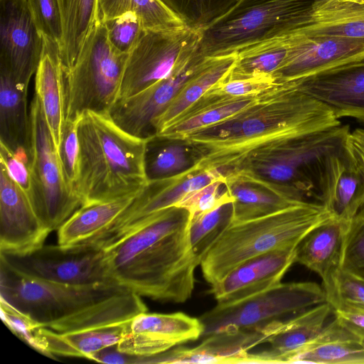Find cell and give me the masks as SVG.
Masks as SVG:
<instances>
[{"instance_id":"1","label":"cell","mask_w":364,"mask_h":364,"mask_svg":"<svg viewBox=\"0 0 364 364\" xmlns=\"http://www.w3.org/2000/svg\"><path fill=\"white\" fill-rule=\"evenodd\" d=\"M341 124L328 107L294 80L277 82L244 111L183 141L196 151L198 167L218 168L225 175L292 139Z\"/></svg>"},{"instance_id":"40","label":"cell","mask_w":364,"mask_h":364,"mask_svg":"<svg viewBox=\"0 0 364 364\" xmlns=\"http://www.w3.org/2000/svg\"><path fill=\"white\" fill-rule=\"evenodd\" d=\"M35 23L43 37L61 48L64 28L59 0H26Z\"/></svg>"},{"instance_id":"3","label":"cell","mask_w":364,"mask_h":364,"mask_svg":"<svg viewBox=\"0 0 364 364\" xmlns=\"http://www.w3.org/2000/svg\"><path fill=\"white\" fill-rule=\"evenodd\" d=\"M1 299L58 333L125 324L147 311L141 296L114 283L65 285L21 274L1 262Z\"/></svg>"},{"instance_id":"30","label":"cell","mask_w":364,"mask_h":364,"mask_svg":"<svg viewBox=\"0 0 364 364\" xmlns=\"http://www.w3.org/2000/svg\"><path fill=\"white\" fill-rule=\"evenodd\" d=\"M135 196L82 205L58 230V244L85 243L107 230Z\"/></svg>"},{"instance_id":"43","label":"cell","mask_w":364,"mask_h":364,"mask_svg":"<svg viewBox=\"0 0 364 364\" xmlns=\"http://www.w3.org/2000/svg\"><path fill=\"white\" fill-rule=\"evenodd\" d=\"M225 183V180L215 181L189 193L174 206L187 210L191 217L207 212L223 201L233 200L226 188L220 191Z\"/></svg>"},{"instance_id":"50","label":"cell","mask_w":364,"mask_h":364,"mask_svg":"<svg viewBox=\"0 0 364 364\" xmlns=\"http://www.w3.org/2000/svg\"><path fill=\"white\" fill-rule=\"evenodd\" d=\"M138 357L129 355L118 350L117 344L106 347L92 354L89 359L107 364L136 363Z\"/></svg>"},{"instance_id":"26","label":"cell","mask_w":364,"mask_h":364,"mask_svg":"<svg viewBox=\"0 0 364 364\" xmlns=\"http://www.w3.org/2000/svg\"><path fill=\"white\" fill-rule=\"evenodd\" d=\"M27 95L28 89L0 68V143L14 153L29 158L31 120Z\"/></svg>"},{"instance_id":"51","label":"cell","mask_w":364,"mask_h":364,"mask_svg":"<svg viewBox=\"0 0 364 364\" xmlns=\"http://www.w3.org/2000/svg\"><path fill=\"white\" fill-rule=\"evenodd\" d=\"M352 2H355L358 4H364V0H347Z\"/></svg>"},{"instance_id":"18","label":"cell","mask_w":364,"mask_h":364,"mask_svg":"<svg viewBox=\"0 0 364 364\" xmlns=\"http://www.w3.org/2000/svg\"><path fill=\"white\" fill-rule=\"evenodd\" d=\"M50 232L37 216L26 192L0 164L1 254H29L44 245Z\"/></svg>"},{"instance_id":"33","label":"cell","mask_w":364,"mask_h":364,"mask_svg":"<svg viewBox=\"0 0 364 364\" xmlns=\"http://www.w3.org/2000/svg\"><path fill=\"white\" fill-rule=\"evenodd\" d=\"M259 93L230 99L184 114L154 137L183 141L193 132L219 123L244 111L257 100Z\"/></svg>"},{"instance_id":"32","label":"cell","mask_w":364,"mask_h":364,"mask_svg":"<svg viewBox=\"0 0 364 364\" xmlns=\"http://www.w3.org/2000/svg\"><path fill=\"white\" fill-rule=\"evenodd\" d=\"M63 40L60 48L64 73L75 64L88 33L99 19L97 0H59Z\"/></svg>"},{"instance_id":"44","label":"cell","mask_w":364,"mask_h":364,"mask_svg":"<svg viewBox=\"0 0 364 364\" xmlns=\"http://www.w3.org/2000/svg\"><path fill=\"white\" fill-rule=\"evenodd\" d=\"M330 305L333 311L364 310V280L340 268L335 277L334 296Z\"/></svg>"},{"instance_id":"17","label":"cell","mask_w":364,"mask_h":364,"mask_svg":"<svg viewBox=\"0 0 364 364\" xmlns=\"http://www.w3.org/2000/svg\"><path fill=\"white\" fill-rule=\"evenodd\" d=\"M203 326L199 318L183 312L141 313L127 322L117 344L122 353L139 359L166 352L201 338Z\"/></svg>"},{"instance_id":"39","label":"cell","mask_w":364,"mask_h":364,"mask_svg":"<svg viewBox=\"0 0 364 364\" xmlns=\"http://www.w3.org/2000/svg\"><path fill=\"white\" fill-rule=\"evenodd\" d=\"M340 268L364 280V204L348 223Z\"/></svg>"},{"instance_id":"15","label":"cell","mask_w":364,"mask_h":364,"mask_svg":"<svg viewBox=\"0 0 364 364\" xmlns=\"http://www.w3.org/2000/svg\"><path fill=\"white\" fill-rule=\"evenodd\" d=\"M208 58L198 46L192 57L168 77L134 95L117 100L109 112L110 117L119 127L132 135L154 137L153 121Z\"/></svg>"},{"instance_id":"31","label":"cell","mask_w":364,"mask_h":364,"mask_svg":"<svg viewBox=\"0 0 364 364\" xmlns=\"http://www.w3.org/2000/svg\"><path fill=\"white\" fill-rule=\"evenodd\" d=\"M300 31L364 38V4L315 0L311 24Z\"/></svg>"},{"instance_id":"37","label":"cell","mask_w":364,"mask_h":364,"mask_svg":"<svg viewBox=\"0 0 364 364\" xmlns=\"http://www.w3.org/2000/svg\"><path fill=\"white\" fill-rule=\"evenodd\" d=\"M188 28L200 31L227 13L238 0H159Z\"/></svg>"},{"instance_id":"10","label":"cell","mask_w":364,"mask_h":364,"mask_svg":"<svg viewBox=\"0 0 364 364\" xmlns=\"http://www.w3.org/2000/svg\"><path fill=\"white\" fill-rule=\"evenodd\" d=\"M31 148L28 197L39 220L50 232L60 226L82 206L63 173L38 97L30 105Z\"/></svg>"},{"instance_id":"8","label":"cell","mask_w":364,"mask_h":364,"mask_svg":"<svg viewBox=\"0 0 364 364\" xmlns=\"http://www.w3.org/2000/svg\"><path fill=\"white\" fill-rule=\"evenodd\" d=\"M324 302L325 291L315 282H281L238 301L218 303L199 317L203 326L201 338L223 333H262L271 325Z\"/></svg>"},{"instance_id":"34","label":"cell","mask_w":364,"mask_h":364,"mask_svg":"<svg viewBox=\"0 0 364 364\" xmlns=\"http://www.w3.org/2000/svg\"><path fill=\"white\" fill-rule=\"evenodd\" d=\"M99 19L107 21L127 13H134L144 30L178 31L187 28L159 0H97Z\"/></svg>"},{"instance_id":"21","label":"cell","mask_w":364,"mask_h":364,"mask_svg":"<svg viewBox=\"0 0 364 364\" xmlns=\"http://www.w3.org/2000/svg\"><path fill=\"white\" fill-rule=\"evenodd\" d=\"M296 248L273 250L250 258L211 286L218 303H230L256 294L282 282L295 262Z\"/></svg>"},{"instance_id":"27","label":"cell","mask_w":364,"mask_h":364,"mask_svg":"<svg viewBox=\"0 0 364 364\" xmlns=\"http://www.w3.org/2000/svg\"><path fill=\"white\" fill-rule=\"evenodd\" d=\"M289 363L364 364V343L334 316Z\"/></svg>"},{"instance_id":"7","label":"cell","mask_w":364,"mask_h":364,"mask_svg":"<svg viewBox=\"0 0 364 364\" xmlns=\"http://www.w3.org/2000/svg\"><path fill=\"white\" fill-rule=\"evenodd\" d=\"M127 57L112 46L105 26L98 19L74 65L64 73L65 122L85 111L109 112L118 100Z\"/></svg>"},{"instance_id":"11","label":"cell","mask_w":364,"mask_h":364,"mask_svg":"<svg viewBox=\"0 0 364 364\" xmlns=\"http://www.w3.org/2000/svg\"><path fill=\"white\" fill-rule=\"evenodd\" d=\"M199 40L200 33L188 28L173 31L144 30L128 54L117 100L168 77L192 57Z\"/></svg>"},{"instance_id":"9","label":"cell","mask_w":364,"mask_h":364,"mask_svg":"<svg viewBox=\"0 0 364 364\" xmlns=\"http://www.w3.org/2000/svg\"><path fill=\"white\" fill-rule=\"evenodd\" d=\"M349 132V127L341 124L309 133L269 151L242 168L272 181L290 185L306 200L315 197L321 203L330 161L343 149Z\"/></svg>"},{"instance_id":"46","label":"cell","mask_w":364,"mask_h":364,"mask_svg":"<svg viewBox=\"0 0 364 364\" xmlns=\"http://www.w3.org/2000/svg\"><path fill=\"white\" fill-rule=\"evenodd\" d=\"M0 164L6 168L11 178L28 196L31 188L29 159L27 156L14 153L0 143Z\"/></svg>"},{"instance_id":"42","label":"cell","mask_w":364,"mask_h":364,"mask_svg":"<svg viewBox=\"0 0 364 364\" xmlns=\"http://www.w3.org/2000/svg\"><path fill=\"white\" fill-rule=\"evenodd\" d=\"M187 149L184 145L172 144L160 149L149 161H146L149 180L170 176L188 168Z\"/></svg>"},{"instance_id":"36","label":"cell","mask_w":364,"mask_h":364,"mask_svg":"<svg viewBox=\"0 0 364 364\" xmlns=\"http://www.w3.org/2000/svg\"><path fill=\"white\" fill-rule=\"evenodd\" d=\"M232 202H222L215 208L191 217L188 238L191 249L201 262L213 245L232 223Z\"/></svg>"},{"instance_id":"41","label":"cell","mask_w":364,"mask_h":364,"mask_svg":"<svg viewBox=\"0 0 364 364\" xmlns=\"http://www.w3.org/2000/svg\"><path fill=\"white\" fill-rule=\"evenodd\" d=\"M112 46L122 53L129 54L137 43L144 30L141 20L134 13L102 21Z\"/></svg>"},{"instance_id":"19","label":"cell","mask_w":364,"mask_h":364,"mask_svg":"<svg viewBox=\"0 0 364 364\" xmlns=\"http://www.w3.org/2000/svg\"><path fill=\"white\" fill-rule=\"evenodd\" d=\"M225 186L233 198L232 223L261 217L307 201L294 187L272 181L247 168L227 173Z\"/></svg>"},{"instance_id":"20","label":"cell","mask_w":364,"mask_h":364,"mask_svg":"<svg viewBox=\"0 0 364 364\" xmlns=\"http://www.w3.org/2000/svg\"><path fill=\"white\" fill-rule=\"evenodd\" d=\"M294 81L338 119L348 117L364 122V59Z\"/></svg>"},{"instance_id":"29","label":"cell","mask_w":364,"mask_h":364,"mask_svg":"<svg viewBox=\"0 0 364 364\" xmlns=\"http://www.w3.org/2000/svg\"><path fill=\"white\" fill-rule=\"evenodd\" d=\"M124 325L70 333H58L40 327L35 331L34 348L49 356L59 355L89 359L101 349L117 344Z\"/></svg>"},{"instance_id":"6","label":"cell","mask_w":364,"mask_h":364,"mask_svg":"<svg viewBox=\"0 0 364 364\" xmlns=\"http://www.w3.org/2000/svg\"><path fill=\"white\" fill-rule=\"evenodd\" d=\"M315 0H238L199 31L205 57L237 54L254 46L299 32L311 24Z\"/></svg>"},{"instance_id":"48","label":"cell","mask_w":364,"mask_h":364,"mask_svg":"<svg viewBox=\"0 0 364 364\" xmlns=\"http://www.w3.org/2000/svg\"><path fill=\"white\" fill-rule=\"evenodd\" d=\"M333 314L348 331L364 343V310L339 309L333 311Z\"/></svg>"},{"instance_id":"25","label":"cell","mask_w":364,"mask_h":364,"mask_svg":"<svg viewBox=\"0 0 364 364\" xmlns=\"http://www.w3.org/2000/svg\"><path fill=\"white\" fill-rule=\"evenodd\" d=\"M321 203L333 218L346 222L364 204V178L348 155L345 145L330 161Z\"/></svg>"},{"instance_id":"49","label":"cell","mask_w":364,"mask_h":364,"mask_svg":"<svg viewBox=\"0 0 364 364\" xmlns=\"http://www.w3.org/2000/svg\"><path fill=\"white\" fill-rule=\"evenodd\" d=\"M345 149L364 178V129H356L348 133Z\"/></svg>"},{"instance_id":"22","label":"cell","mask_w":364,"mask_h":364,"mask_svg":"<svg viewBox=\"0 0 364 364\" xmlns=\"http://www.w3.org/2000/svg\"><path fill=\"white\" fill-rule=\"evenodd\" d=\"M331 313V306L324 302L268 326L262 333L264 343H268L269 348L257 353H249L245 363H289L317 337Z\"/></svg>"},{"instance_id":"45","label":"cell","mask_w":364,"mask_h":364,"mask_svg":"<svg viewBox=\"0 0 364 364\" xmlns=\"http://www.w3.org/2000/svg\"><path fill=\"white\" fill-rule=\"evenodd\" d=\"M77 119L66 122L58 154L61 166L70 186L73 188L78 160ZM74 189V188H73Z\"/></svg>"},{"instance_id":"2","label":"cell","mask_w":364,"mask_h":364,"mask_svg":"<svg viewBox=\"0 0 364 364\" xmlns=\"http://www.w3.org/2000/svg\"><path fill=\"white\" fill-rule=\"evenodd\" d=\"M190 213L171 207L103 249L109 279L140 296L184 303L193 292L200 261L188 238Z\"/></svg>"},{"instance_id":"14","label":"cell","mask_w":364,"mask_h":364,"mask_svg":"<svg viewBox=\"0 0 364 364\" xmlns=\"http://www.w3.org/2000/svg\"><path fill=\"white\" fill-rule=\"evenodd\" d=\"M363 59V38L299 31L273 76L277 82L303 79Z\"/></svg>"},{"instance_id":"23","label":"cell","mask_w":364,"mask_h":364,"mask_svg":"<svg viewBox=\"0 0 364 364\" xmlns=\"http://www.w3.org/2000/svg\"><path fill=\"white\" fill-rule=\"evenodd\" d=\"M348 222L332 216L311 230L296 247L295 262L321 277L328 304L334 296L335 277L341 267Z\"/></svg>"},{"instance_id":"12","label":"cell","mask_w":364,"mask_h":364,"mask_svg":"<svg viewBox=\"0 0 364 364\" xmlns=\"http://www.w3.org/2000/svg\"><path fill=\"white\" fill-rule=\"evenodd\" d=\"M1 262L21 274L59 284L113 283L107 274L104 250L90 243L44 245L22 256L1 254Z\"/></svg>"},{"instance_id":"16","label":"cell","mask_w":364,"mask_h":364,"mask_svg":"<svg viewBox=\"0 0 364 364\" xmlns=\"http://www.w3.org/2000/svg\"><path fill=\"white\" fill-rule=\"evenodd\" d=\"M42 50L43 36L26 0H0V68L28 89Z\"/></svg>"},{"instance_id":"5","label":"cell","mask_w":364,"mask_h":364,"mask_svg":"<svg viewBox=\"0 0 364 364\" xmlns=\"http://www.w3.org/2000/svg\"><path fill=\"white\" fill-rule=\"evenodd\" d=\"M331 217L323 204L304 201L232 223L202 258L203 276L212 286L250 258L276 250L296 248L311 230Z\"/></svg>"},{"instance_id":"38","label":"cell","mask_w":364,"mask_h":364,"mask_svg":"<svg viewBox=\"0 0 364 364\" xmlns=\"http://www.w3.org/2000/svg\"><path fill=\"white\" fill-rule=\"evenodd\" d=\"M276 83V79L273 75L247 79H223L209 89L183 115L230 99L257 95Z\"/></svg>"},{"instance_id":"24","label":"cell","mask_w":364,"mask_h":364,"mask_svg":"<svg viewBox=\"0 0 364 364\" xmlns=\"http://www.w3.org/2000/svg\"><path fill=\"white\" fill-rule=\"evenodd\" d=\"M35 95L38 97L47 125L58 151L64 127V70L58 43L43 37L41 58L36 72Z\"/></svg>"},{"instance_id":"4","label":"cell","mask_w":364,"mask_h":364,"mask_svg":"<svg viewBox=\"0 0 364 364\" xmlns=\"http://www.w3.org/2000/svg\"><path fill=\"white\" fill-rule=\"evenodd\" d=\"M79 144L74 191L82 205L136 196L147 185L146 159L154 137L132 135L109 113L77 118Z\"/></svg>"},{"instance_id":"35","label":"cell","mask_w":364,"mask_h":364,"mask_svg":"<svg viewBox=\"0 0 364 364\" xmlns=\"http://www.w3.org/2000/svg\"><path fill=\"white\" fill-rule=\"evenodd\" d=\"M291 35L271 40L242 50L225 80L247 79L273 75L284 62Z\"/></svg>"},{"instance_id":"13","label":"cell","mask_w":364,"mask_h":364,"mask_svg":"<svg viewBox=\"0 0 364 364\" xmlns=\"http://www.w3.org/2000/svg\"><path fill=\"white\" fill-rule=\"evenodd\" d=\"M217 180H225L220 169L200 168L194 163L176 174L149 180L112 225L87 242L105 249L140 228L150 216L174 206L189 193Z\"/></svg>"},{"instance_id":"47","label":"cell","mask_w":364,"mask_h":364,"mask_svg":"<svg viewBox=\"0 0 364 364\" xmlns=\"http://www.w3.org/2000/svg\"><path fill=\"white\" fill-rule=\"evenodd\" d=\"M1 311L2 320L11 331L34 348L35 331L40 327L3 299H1Z\"/></svg>"},{"instance_id":"28","label":"cell","mask_w":364,"mask_h":364,"mask_svg":"<svg viewBox=\"0 0 364 364\" xmlns=\"http://www.w3.org/2000/svg\"><path fill=\"white\" fill-rule=\"evenodd\" d=\"M236 59L237 54L208 57L204 65L184 85L168 107L153 121L154 136L181 117L213 85L226 77Z\"/></svg>"}]
</instances>
